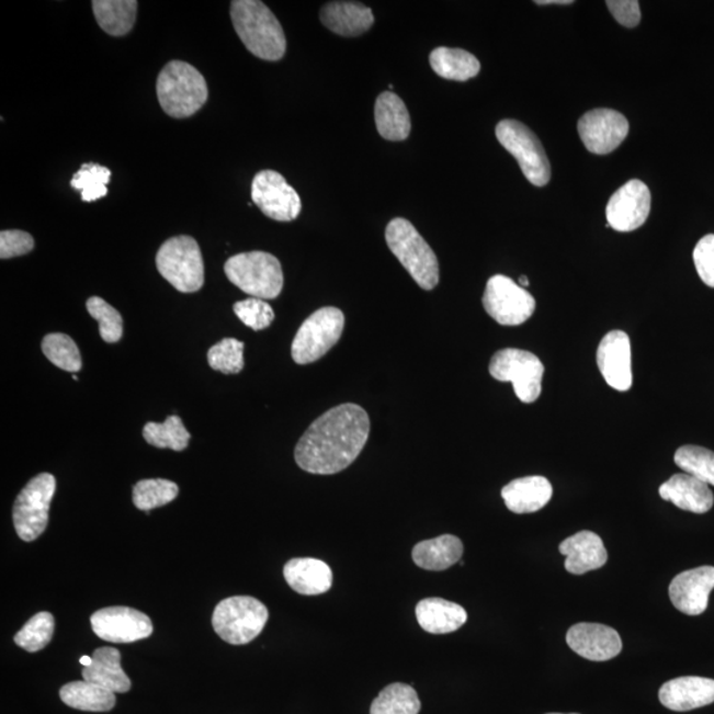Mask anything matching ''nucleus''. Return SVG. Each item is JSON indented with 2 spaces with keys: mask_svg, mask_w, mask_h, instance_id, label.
<instances>
[{
  "mask_svg": "<svg viewBox=\"0 0 714 714\" xmlns=\"http://www.w3.org/2000/svg\"><path fill=\"white\" fill-rule=\"evenodd\" d=\"M370 417L355 404L332 408L315 420L295 447V462L306 473L332 475L356 461L369 441Z\"/></svg>",
  "mask_w": 714,
  "mask_h": 714,
  "instance_id": "f257e3e1",
  "label": "nucleus"
},
{
  "mask_svg": "<svg viewBox=\"0 0 714 714\" xmlns=\"http://www.w3.org/2000/svg\"><path fill=\"white\" fill-rule=\"evenodd\" d=\"M231 23L250 54L265 61H279L286 54V36L282 25L260 0H234Z\"/></svg>",
  "mask_w": 714,
  "mask_h": 714,
  "instance_id": "f03ea898",
  "label": "nucleus"
},
{
  "mask_svg": "<svg viewBox=\"0 0 714 714\" xmlns=\"http://www.w3.org/2000/svg\"><path fill=\"white\" fill-rule=\"evenodd\" d=\"M157 94L160 107L172 118H189L208 100L204 76L191 64L173 60L158 76Z\"/></svg>",
  "mask_w": 714,
  "mask_h": 714,
  "instance_id": "7ed1b4c3",
  "label": "nucleus"
},
{
  "mask_svg": "<svg viewBox=\"0 0 714 714\" xmlns=\"http://www.w3.org/2000/svg\"><path fill=\"white\" fill-rule=\"evenodd\" d=\"M390 252L423 291H433L440 282V265L433 249L405 218H394L385 230Z\"/></svg>",
  "mask_w": 714,
  "mask_h": 714,
  "instance_id": "20e7f679",
  "label": "nucleus"
},
{
  "mask_svg": "<svg viewBox=\"0 0 714 714\" xmlns=\"http://www.w3.org/2000/svg\"><path fill=\"white\" fill-rule=\"evenodd\" d=\"M224 272L235 286L253 298L275 299L283 288L281 262L267 252H248L230 257L225 262Z\"/></svg>",
  "mask_w": 714,
  "mask_h": 714,
  "instance_id": "39448f33",
  "label": "nucleus"
},
{
  "mask_svg": "<svg viewBox=\"0 0 714 714\" xmlns=\"http://www.w3.org/2000/svg\"><path fill=\"white\" fill-rule=\"evenodd\" d=\"M269 610L253 597L237 596L217 604L212 626L224 642L234 646L248 645L262 633Z\"/></svg>",
  "mask_w": 714,
  "mask_h": 714,
  "instance_id": "423d86ee",
  "label": "nucleus"
},
{
  "mask_svg": "<svg viewBox=\"0 0 714 714\" xmlns=\"http://www.w3.org/2000/svg\"><path fill=\"white\" fill-rule=\"evenodd\" d=\"M157 268L180 293H196L204 285L202 250L190 236L169 238L158 250Z\"/></svg>",
  "mask_w": 714,
  "mask_h": 714,
  "instance_id": "0eeeda50",
  "label": "nucleus"
},
{
  "mask_svg": "<svg viewBox=\"0 0 714 714\" xmlns=\"http://www.w3.org/2000/svg\"><path fill=\"white\" fill-rule=\"evenodd\" d=\"M344 324V314L337 307L319 308L311 314L293 340L294 362L299 365L318 362L342 338Z\"/></svg>",
  "mask_w": 714,
  "mask_h": 714,
  "instance_id": "6e6552de",
  "label": "nucleus"
},
{
  "mask_svg": "<svg viewBox=\"0 0 714 714\" xmlns=\"http://www.w3.org/2000/svg\"><path fill=\"white\" fill-rule=\"evenodd\" d=\"M500 145L518 160L521 171L533 185L544 186L551 180V163L536 134L514 120L500 121L497 126Z\"/></svg>",
  "mask_w": 714,
  "mask_h": 714,
  "instance_id": "1a4fd4ad",
  "label": "nucleus"
},
{
  "mask_svg": "<svg viewBox=\"0 0 714 714\" xmlns=\"http://www.w3.org/2000/svg\"><path fill=\"white\" fill-rule=\"evenodd\" d=\"M490 375L498 382L512 383L514 395L524 404H532L542 396L544 365L532 352L506 349L491 359Z\"/></svg>",
  "mask_w": 714,
  "mask_h": 714,
  "instance_id": "9d476101",
  "label": "nucleus"
},
{
  "mask_svg": "<svg viewBox=\"0 0 714 714\" xmlns=\"http://www.w3.org/2000/svg\"><path fill=\"white\" fill-rule=\"evenodd\" d=\"M55 491V476L43 473L32 478L18 495L12 519H14L18 536L23 542H34L47 529L49 506Z\"/></svg>",
  "mask_w": 714,
  "mask_h": 714,
  "instance_id": "9b49d317",
  "label": "nucleus"
},
{
  "mask_svg": "<svg viewBox=\"0 0 714 714\" xmlns=\"http://www.w3.org/2000/svg\"><path fill=\"white\" fill-rule=\"evenodd\" d=\"M484 307L501 326H520L536 310V301L519 283L506 275H494L487 282Z\"/></svg>",
  "mask_w": 714,
  "mask_h": 714,
  "instance_id": "f8f14e48",
  "label": "nucleus"
},
{
  "mask_svg": "<svg viewBox=\"0 0 714 714\" xmlns=\"http://www.w3.org/2000/svg\"><path fill=\"white\" fill-rule=\"evenodd\" d=\"M252 201L263 215L275 222H293L302 211L298 192L280 172L272 170L261 171L254 177Z\"/></svg>",
  "mask_w": 714,
  "mask_h": 714,
  "instance_id": "ddd939ff",
  "label": "nucleus"
},
{
  "mask_svg": "<svg viewBox=\"0 0 714 714\" xmlns=\"http://www.w3.org/2000/svg\"><path fill=\"white\" fill-rule=\"evenodd\" d=\"M630 131L625 115L613 109H594L578 122V134L585 147L597 156L613 152L626 139Z\"/></svg>",
  "mask_w": 714,
  "mask_h": 714,
  "instance_id": "4468645a",
  "label": "nucleus"
},
{
  "mask_svg": "<svg viewBox=\"0 0 714 714\" xmlns=\"http://www.w3.org/2000/svg\"><path fill=\"white\" fill-rule=\"evenodd\" d=\"M93 632L102 641L111 643H133L149 638L154 632L149 616L140 611L114 607L95 611L90 616Z\"/></svg>",
  "mask_w": 714,
  "mask_h": 714,
  "instance_id": "2eb2a0df",
  "label": "nucleus"
},
{
  "mask_svg": "<svg viewBox=\"0 0 714 714\" xmlns=\"http://www.w3.org/2000/svg\"><path fill=\"white\" fill-rule=\"evenodd\" d=\"M651 211V192L638 179L630 180L610 197L607 218L616 231H633L647 222Z\"/></svg>",
  "mask_w": 714,
  "mask_h": 714,
  "instance_id": "dca6fc26",
  "label": "nucleus"
},
{
  "mask_svg": "<svg viewBox=\"0 0 714 714\" xmlns=\"http://www.w3.org/2000/svg\"><path fill=\"white\" fill-rule=\"evenodd\" d=\"M597 364L611 388L627 392L633 385L632 342L626 332L611 331L597 350Z\"/></svg>",
  "mask_w": 714,
  "mask_h": 714,
  "instance_id": "f3484780",
  "label": "nucleus"
},
{
  "mask_svg": "<svg viewBox=\"0 0 714 714\" xmlns=\"http://www.w3.org/2000/svg\"><path fill=\"white\" fill-rule=\"evenodd\" d=\"M714 589V566L685 570L673 578L668 594L675 608L687 615H701Z\"/></svg>",
  "mask_w": 714,
  "mask_h": 714,
  "instance_id": "a211bd4d",
  "label": "nucleus"
},
{
  "mask_svg": "<svg viewBox=\"0 0 714 714\" xmlns=\"http://www.w3.org/2000/svg\"><path fill=\"white\" fill-rule=\"evenodd\" d=\"M566 643L577 655L591 661L614 659L623 647L616 630L601 623H577L566 634Z\"/></svg>",
  "mask_w": 714,
  "mask_h": 714,
  "instance_id": "6ab92c4d",
  "label": "nucleus"
},
{
  "mask_svg": "<svg viewBox=\"0 0 714 714\" xmlns=\"http://www.w3.org/2000/svg\"><path fill=\"white\" fill-rule=\"evenodd\" d=\"M662 706L675 712L698 710L714 703V680L683 677L667 681L659 690Z\"/></svg>",
  "mask_w": 714,
  "mask_h": 714,
  "instance_id": "aec40b11",
  "label": "nucleus"
},
{
  "mask_svg": "<svg viewBox=\"0 0 714 714\" xmlns=\"http://www.w3.org/2000/svg\"><path fill=\"white\" fill-rule=\"evenodd\" d=\"M558 549L566 557L565 569L571 575L581 576L608 563L602 539L591 531H581L564 540Z\"/></svg>",
  "mask_w": 714,
  "mask_h": 714,
  "instance_id": "412c9836",
  "label": "nucleus"
},
{
  "mask_svg": "<svg viewBox=\"0 0 714 714\" xmlns=\"http://www.w3.org/2000/svg\"><path fill=\"white\" fill-rule=\"evenodd\" d=\"M659 495L680 510L699 514L710 512L714 505L710 486L685 473L671 476L659 487Z\"/></svg>",
  "mask_w": 714,
  "mask_h": 714,
  "instance_id": "4be33fe9",
  "label": "nucleus"
},
{
  "mask_svg": "<svg viewBox=\"0 0 714 714\" xmlns=\"http://www.w3.org/2000/svg\"><path fill=\"white\" fill-rule=\"evenodd\" d=\"M552 495L551 481L540 475L514 479L501 490L508 510L518 514L543 510Z\"/></svg>",
  "mask_w": 714,
  "mask_h": 714,
  "instance_id": "5701e85b",
  "label": "nucleus"
},
{
  "mask_svg": "<svg viewBox=\"0 0 714 714\" xmlns=\"http://www.w3.org/2000/svg\"><path fill=\"white\" fill-rule=\"evenodd\" d=\"M288 587L302 596L327 593L332 587L330 566L317 558H293L283 568Z\"/></svg>",
  "mask_w": 714,
  "mask_h": 714,
  "instance_id": "b1692460",
  "label": "nucleus"
},
{
  "mask_svg": "<svg viewBox=\"0 0 714 714\" xmlns=\"http://www.w3.org/2000/svg\"><path fill=\"white\" fill-rule=\"evenodd\" d=\"M320 22L333 34L353 37L370 31L375 16L370 8L359 2H331L320 10Z\"/></svg>",
  "mask_w": 714,
  "mask_h": 714,
  "instance_id": "393cba45",
  "label": "nucleus"
},
{
  "mask_svg": "<svg viewBox=\"0 0 714 714\" xmlns=\"http://www.w3.org/2000/svg\"><path fill=\"white\" fill-rule=\"evenodd\" d=\"M416 616L424 632L435 635L454 633L467 622L466 610L461 604L442 598L418 602Z\"/></svg>",
  "mask_w": 714,
  "mask_h": 714,
  "instance_id": "a878e982",
  "label": "nucleus"
},
{
  "mask_svg": "<svg viewBox=\"0 0 714 714\" xmlns=\"http://www.w3.org/2000/svg\"><path fill=\"white\" fill-rule=\"evenodd\" d=\"M82 678L114 693H126L132 690V681L122 670L121 653L114 647L95 649L93 665L83 668Z\"/></svg>",
  "mask_w": 714,
  "mask_h": 714,
  "instance_id": "bb28decb",
  "label": "nucleus"
},
{
  "mask_svg": "<svg viewBox=\"0 0 714 714\" xmlns=\"http://www.w3.org/2000/svg\"><path fill=\"white\" fill-rule=\"evenodd\" d=\"M463 556V544L461 539L453 535H442L432 540H424L418 543L411 557L417 566L421 569L442 571L456 563Z\"/></svg>",
  "mask_w": 714,
  "mask_h": 714,
  "instance_id": "cd10ccee",
  "label": "nucleus"
},
{
  "mask_svg": "<svg viewBox=\"0 0 714 714\" xmlns=\"http://www.w3.org/2000/svg\"><path fill=\"white\" fill-rule=\"evenodd\" d=\"M375 121L377 132L384 139L401 141L410 135L409 111L395 93L384 92L378 95L375 104Z\"/></svg>",
  "mask_w": 714,
  "mask_h": 714,
  "instance_id": "c85d7f7f",
  "label": "nucleus"
},
{
  "mask_svg": "<svg viewBox=\"0 0 714 714\" xmlns=\"http://www.w3.org/2000/svg\"><path fill=\"white\" fill-rule=\"evenodd\" d=\"M430 66L445 80L467 81L480 72V63L465 49L439 47L430 54Z\"/></svg>",
  "mask_w": 714,
  "mask_h": 714,
  "instance_id": "c756f323",
  "label": "nucleus"
},
{
  "mask_svg": "<svg viewBox=\"0 0 714 714\" xmlns=\"http://www.w3.org/2000/svg\"><path fill=\"white\" fill-rule=\"evenodd\" d=\"M95 21L107 35L121 37L131 32L137 19L135 0H93Z\"/></svg>",
  "mask_w": 714,
  "mask_h": 714,
  "instance_id": "7c9ffc66",
  "label": "nucleus"
},
{
  "mask_svg": "<svg viewBox=\"0 0 714 714\" xmlns=\"http://www.w3.org/2000/svg\"><path fill=\"white\" fill-rule=\"evenodd\" d=\"M60 699L69 707L83 712H109L115 706L114 692L86 680L64 685Z\"/></svg>",
  "mask_w": 714,
  "mask_h": 714,
  "instance_id": "2f4dec72",
  "label": "nucleus"
},
{
  "mask_svg": "<svg viewBox=\"0 0 714 714\" xmlns=\"http://www.w3.org/2000/svg\"><path fill=\"white\" fill-rule=\"evenodd\" d=\"M421 701L413 687L395 683L385 687L373 700L371 714H418Z\"/></svg>",
  "mask_w": 714,
  "mask_h": 714,
  "instance_id": "473e14b6",
  "label": "nucleus"
},
{
  "mask_svg": "<svg viewBox=\"0 0 714 714\" xmlns=\"http://www.w3.org/2000/svg\"><path fill=\"white\" fill-rule=\"evenodd\" d=\"M144 437L147 443L158 449H171L183 452L189 447L191 434L178 416L167 417L163 423L145 424Z\"/></svg>",
  "mask_w": 714,
  "mask_h": 714,
  "instance_id": "72a5a7b5",
  "label": "nucleus"
},
{
  "mask_svg": "<svg viewBox=\"0 0 714 714\" xmlns=\"http://www.w3.org/2000/svg\"><path fill=\"white\" fill-rule=\"evenodd\" d=\"M179 487L167 479H145L133 488V503L140 511L149 513L178 498Z\"/></svg>",
  "mask_w": 714,
  "mask_h": 714,
  "instance_id": "f704fd0d",
  "label": "nucleus"
},
{
  "mask_svg": "<svg viewBox=\"0 0 714 714\" xmlns=\"http://www.w3.org/2000/svg\"><path fill=\"white\" fill-rule=\"evenodd\" d=\"M112 171L98 163H83L70 180L75 190L81 191L82 202L92 203L107 195Z\"/></svg>",
  "mask_w": 714,
  "mask_h": 714,
  "instance_id": "c9c22d12",
  "label": "nucleus"
},
{
  "mask_svg": "<svg viewBox=\"0 0 714 714\" xmlns=\"http://www.w3.org/2000/svg\"><path fill=\"white\" fill-rule=\"evenodd\" d=\"M42 350L45 358L63 371L76 373L82 369L79 347L66 333H49L43 339Z\"/></svg>",
  "mask_w": 714,
  "mask_h": 714,
  "instance_id": "e433bc0d",
  "label": "nucleus"
},
{
  "mask_svg": "<svg viewBox=\"0 0 714 714\" xmlns=\"http://www.w3.org/2000/svg\"><path fill=\"white\" fill-rule=\"evenodd\" d=\"M55 632V617L48 611H42L25 623L21 632L15 635V643L27 653H37L47 647L53 641Z\"/></svg>",
  "mask_w": 714,
  "mask_h": 714,
  "instance_id": "4c0bfd02",
  "label": "nucleus"
},
{
  "mask_svg": "<svg viewBox=\"0 0 714 714\" xmlns=\"http://www.w3.org/2000/svg\"><path fill=\"white\" fill-rule=\"evenodd\" d=\"M675 463L707 486H714V453L700 446L687 445L675 453Z\"/></svg>",
  "mask_w": 714,
  "mask_h": 714,
  "instance_id": "58836bf2",
  "label": "nucleus"
},
{
  "mask_svg": "<svg viewBox=\"0 0 714 714\" xmlns=\"http://www.w3.org/2000/svg\"><path fill=\"white\" fill-rule=\"evenodd\" d=\"M90 317L99 321L100 336L106 343H117L124 333V320L115 308L100 297L87 302Z\"/></svg>",
  "mask_w": 714,
  "mask_h": 714,
  "instance_id": "ea45409f",
  "label": "nucleus"
},
{
  "mask_svg": "<svg viewBox=\"0 0 714 714\" xmlns=\"http://www.w3.org/2000/svg\"><path fill=\"white\" fill-rule=\"evenodd\" d=\"M212 370L236 375L243 369V343L234 338H225L208 351Z\"/></svg>",
  "mask_w": 714,
  "mask_h": 714,
  "instance_id": "a19ab883",
  "label": "nucleus"
},
{
  "mask_svg": "<svg viewBox=\"0 0 714 714\" xmlns=\"http://www.w3.org/2000/svg\"><path fill=\"white\" fill-rule=\"evenodd\" d=\"M237 318L254 331L265 330L274 320V311L268 302L260 298H248L237 302L234 306Z\"/></svg>",
  "mask_w": 714,
  "mask_h": 714,
  "instance_id": "79ce46f5",
  "label": "nucleus"
},
{
  "mask_svg": "<svg viewBox=\"0 0 714 714\" xmlns=\"http://www.w3.org/2000/svg\"><path fill=\"white\" fill-rule=\"evenodd\" d=\"M35 248V240L27 231L12 229L0 234V259L9 260L14 257L29 254Z\"/></svg>",
  "mask_w": 714,
  "mask_h": 714,
  "instance_id": "37998d69",
  "label": "nucleus"
},
{
  "mask_svg": "<svg viewBox=\"0 0 714 714\" xmlns=\"http://www.w3.org/2000/svg\"><path fill=\"white\" fill-rule=\"evenodd\" d=\"M694 267L706 286L714 288V235H707L693 250Z\"/></svg>",
  "mask_w": 714,
  "mask_h": 714,
  "instance_id": "c03bdc74",
  "label": "nucleus"
},
{
  "mask_svg": "<svg viewBox=\"0 0 714 714\" xmlns=\"http://www.w3.org/2000/svg\"><path fill=\"white\" fill-rule=\"evenodd\" d=\"M608 8L615 21L627 29L641 23V4L636 0H608Z\"/></svg>",
  "mask_w": 714,
  "mask_h": 714,
  "instance_id": "a18cd8bd",
  "label": "nucleus"
},
{
  "mask_svg": "<svg viewBox=\"0 0 714 714\" xmlns=\"http://www.w3.org/2000/svg\"><path fill=\"white\" fill-rule=\"evenodd\" d=\"M539 5H545V4H571V0H537L535 2Z\"/></svg>",
  "mask_w": 714,
  "mask_h": 714,
  "instance_id": "49530a36",
  "label": "nucleus"
},
{
  "mask_svg": "<svg viewBox=\"0 0 714 714\" xmlns=\"http://www.w3.org/2000/svg\"><path fill=\"white\" fill-rule=\"evenodd\" d=\"M80 662L83 668L90 667L93 665V656L83 655L80 658Z\"/></svg>",
  "mask_w": 714,
  "mask_h": 714,
  "instance_id": "de8ad7c7",
  "label": "nucleus"
},
{
  "mask_svg": "<svg viewBox=\"0 0 714 714\" xmlns=\"http://www.w3.org/2000/svg\"><path fill=\"white\" fill-rule=\"evenodd\" d=\"M519 285H520L521 287H523V288L529 287V286H530V280L526 279V276H524V275H523V276H520Z\"/></svg>",
  "mask_w": 714,
  "mask_h": 714,
  "instance_id": "09e8293b",
  "label": "nucleus"
},
{
  "mask_svg": "<svg viewBox=\"0 0 714 714\" xmlns=\"http://www.w3.org/2000/svg\"><path fill=\"white\" fill-rule=\"evenodd\" d=\"M73 379H75V382H77V379H79V377H77L76 375H73Z\"/></svg>",
  "mask_w": 714,
  "mask_h": 714,
  "instance_id": "8fccbe9b",
  "label": "nucleus"
},
{
  "mask_svg": "<svg viewBox=\"0 0 714 714\" xmlns=\"http://www.w3.org/2000/svg\"><path fill=\"white\" fill-rule=\"evenodd\" d=\"M548 714H563V713H548ZM570 714H577V713H570Z\"/></svg>",
  "mask_w": 714,
  "mask_h": 714,
  "instance_id": "3c124183",
  "label": "nucleus"
}]
</instances>
